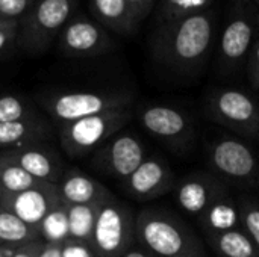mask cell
<instances>
[{
	"instance_id": "33",
	"label": "cell",
	"mask_w": 259,
	"mask_h": 257,
	"mask_svg": "<svg viewBox=\"0 0 259 257\" xmlns=\"http://www.w3.org/2000/svg\"><path fill=\"white\" fill-rule=\"evenodd\" d=\"M44 241L39 238V239H35V241H30L24 245H20L14 250L12 256L11 257H39L42 248H44Z\"/></svg>"
},
{
	"instance_id": "16",
	"label": "cell",
	"mask_w": 259,
	"mask_h": 257,
	"mask_svg": "<svg viewBox=\"0 0 259 257\" xmlns=\"http://www.w3.org/2000/svg\"><path fill=\"white\" fill-rule=\"evenodd\" d=\"M3 153L21 167L27 174L44 183H58L64 174V164L56 148L49 142L32 144Z\"/></svg>"
},
{
	"instance_id": "10",
	"label": "cell",
	"mask_w": 259,
	"mask_h": 257,
	"mask_svg": "<svg viewBox=\"0 0 259 257\" xmlns=\"http://www.w3.org/2000/svg\"><path fill=\"white\" fill-rule=\"evenodd\" d=\"M143 129L173 153H188L196 141V126L188 112L162 103L146 105L137 112Z\"/></svg>"
},
{
	"instance_id": "21",
	"label": "cell",
	"mask_w": 259,
	"mask_h": 257,
	"mask_svg": "<svg viewBox=\"0 0 259 257\" xmlns=\"http://www.w3.org/2000/svg\"><path fill=\"white\" fill-rule=\"evenodd\" d=\"M39 238L38 229L26 224L12 212L0 209V247L17 248Z\"/></svg>"
},
{
	"instance_id": "39",
	"label": "cell",
	"mask_w": 259,
	"mask_h": 257,
	"mask_svg": "<svg viewBox=\"0 0 259 257\" xmlns=\"http://www.w3.org/2000/svg\"><path fill=\"white\" fill-rule=\"evenodd\" d=\"M178 257H206L205 256V251H197V253H185V254H181Z\"/></svg>"
},
{
	"instance_id": "32",
	"label": "cell",
	"mask_w": 259,
	"mask_h": 257,
	"mask_svg": "<svg viewBox=\"0 0 259 257\" xmlns=\"http://www.w3.org/2000/svg\"><path fill=\"white\" fill-rule=\"evenodd\" d=\"M124 2L127 3L129 9L132 11L134 17L140 24L143 23V20L149 17V14L156 6V0H124Z\"/></svg>"
},
{
	"instance_id": "40",
	"label": "cell",
	"mask_w": 259,
	"mask_h": 257,
	"mask_svg": "<svg viewBox=\"0 0 259 257\" xmlns=\"http://www.w3.org/2000/svg\"><path fill=\"white\" fill-rule=\"evenodd\" d=\"M256 6H258V23H259V0H256Z\"/></svg>"
},
{
	"instance_id": "31",
	"label": "cell",
	"mask_w": 259,
	"mask_h": 257,
	"mask_svg": "<svg viewBox=\"0 0 259 257\" xmlns=\"http://www.w3.org/2000/svg\"><path fill=\"white\" fill-rule=\"evenodd\" d=\"M62 257H96L90 244L68 238L62 244Z\"/></svg>"
},
{
	"instance_id": "24",
	"label": "cell",
	"mask_w": 259,
	"mask_h": 257,
	"mask_svg": "<svg viewBox=\"0 0 259 257\" xmlns=\"http://www.w3.org/2000/svg\"><path fill=\"white\" fill-rule=\"evenodd\" d=\"M103 201L91 203V204H77V206L65 204L67 217H68V233L71 239L90 244L96 218Z\"/></svg>"
},
{
	"instance_id": "5",
	"label": "cell",
	"mask_w": 259,
	"mask_h": 257,
	"mask_svg": "<svg viewBox=\"0 0 259 257\" xmlns=\"http://www.w3.org/2000/svg\"><path fill=\"white\" fill-rule=\"evenodd\" d=\"M74 9L76 0H35L18 20L17 45L30 56L46 53Z\"/></svg>"
},
{
	"instance_id": "12",
	"label": "cell",
	"mask_w": 259,
	"mask_h": 257,
	"mask_svg": "<svg viewBox=\"0 0 259 257\" xmlns=\"http://www.w3.org/2000/svg\"><path fill=\"white\" fill-rule=\"evenodd\" d=\"M56 47L65 58H96L115 48L108 30L85 15H73L56 38Z\"/></svg>"
},
{
	"instance_id": "26",
	"label": "cell",
	"mask_w": 259,
	"mask_h": 257,
	"mask_svg": "<svg viewBox=\"0 0 259 257\" xmlns=\"http://www.w3.org/2000/svg\"><path fill=\"white\" fill-rule=\"evenodd\" d=\"M36 115H39V112L30 98L15 92L0 94V124L21 121Z\"/></svg>"
},
{
	"instance_id": "8",
	"label": "cell",
	"mask_w": 259,
	"mask_h": 257,
	"mask_svg": "<svg viewBox=\"0 0 259 257\" xmlns=\"http://www.w3.org/2000/svg\"><path fill=\"white\" fill-rule=\"evenodd\" d=\"M135 245V214L111 194L99 209L90 247L96 257H121Z\"/></svg>"
},
{
	"instance_id": "35",
	"label": "cell",
	"mask_w": 259,
	"mask_h": 257,
	"mask_svg": "<svg viewBox=\"0 0 259 257\" xmlns=\"http://www.w3.org/2000/svg\"><path fill=\"white\" fill-rule=\"evenodd\" d=\"M62 244H47L46 242L39 257H62Z\"/></svg>"
},
{
	"instance_id": "27",
	"label": "cell",
	"mask_w": 259,
	"mask_h": 257,
	"mask_svg": "<svg viewBox=\"0 0 259 257\" xmlns=\"http://www.w3.org/2000/svg\"><path fill=\"white\" fill-rule=\"evenodd\" d=\"M39 236L47 244H62L70 238L67 208L62 201L42 220L39 226Z\"/></svg>"
},
{
	"instance_id": "30",
	"label": "cell",
	"mask_w": 259,
	"mask_h": 257,
	"mask_svg": "<svg viewBox=\"0 0 259 257\" xmlns=\"http://www.w3.org/2000/svg\"><path fill=\"white\" fill-rule=\"evenodd\" d=\"M246 73L247 79L253 89L259 91V36L253 42V47L249 53V58L246 61Z\"/></svg>"
},
{
	"instance_id": "34",
	"label": "cell",
	"mask_w": 259,
	"mask_h": 257,
	"mask_svg": "<svg viewBox=\"0 0 259 257\" xmlns=\"http://www.w3.org/2000/svg\"><path fill=\"white\" fill-rule=\"evenodd\" d=\"M17 27L18 26L0 30V58L6 56L14 45H17Z\"/></svg>"
},
{
	"instance_id": "20",
	"label": "cell",
	"mask_w": 259,
	"mask_h": 257,
	"mask_svg": "<svg viewBox=\"0 0 259 257\" xmlns=\"http://www.w3.org/2000/svg\"><path fill=\"white\" fill-rule=\"evenodd\" d=\"M90 6L96 21L106 30L131 36L140 27V23L124 0H90Z\"/></svg>"
},
{
	"instance_id": "19",
	"label": "cell",
	"mask_w": 259,
	"mask_h": 257,
	"mask_svg": "<svg viewBox=\"0 0 259 257\" xmlns=\"http://www.w3.org/2000/svg\"><path fill=\"white\" fill-rule=\"evenodd\" d=\"M197 221L206 239L231 230H240L241 218L238 200L228 189L212 201V204L202 214Z\"/></svg>"
},
{
	"instance_id": "4",
	"label": "cell",
	"mask_w": 259,
	"mask_h": 257,
	"mask_svg": "<svg viewBox=\"0 0 259 257\" xmlns=\"http://www.w3.org/2000/svg\"><path fill=\"white\" fill-rule=\"evenodd\" d=\"M36 101L47 115H50L56 123L62 126L108 111L131 108L134 95L127 91L58 89L39 94Z\"/></svg>"
},
{
	"instance_id": "13",
	"label": "cell",
	"mask_w": 259,
	"mask_h": 257,
	"mask_svg": "<svg viewBox=\"0 0 259 257\" xmlns=\"http://www.w3.org/2000/svg\"><path fill=\"white\" fill-rule=\"evenodd\" d=\"M176 180L170 164L164 158L149 156L121 182V186L127 197L137 201H152L173 192Z\"/></svg>"
},
{
	"instance_id": "41",
	"label": "cell",
	"mask_w": 259,
	"mask_h": 257,
	"mask_svg": "<svg viewBox=\"0 0 259 257\" xmlns=\"http://www.w3.org/2000/svg\"><path fill=\"white\" fill-rule=\"evenodd\" d=\"M0 209H2V197H0Z\"/></svg>"
},
{
	"instance_id": "15",
	"label": "cell",
	"mask_w": 259,
	"mask_h": 257,
	"mask_svg": "<svg viewBox=\"0 0 259 257\" xmlns=\"http://www.w3.org/2000/svg\"><path fill=\"white\" fill-rule=\"evenodd\" d=\"M2 208L17 215L26 224L39 230L42 220L59 203V192L55 183H42L36 188L17 194L2 195Z\"/></svg>"
},
{
	"instance_id": "36",
	"label": "cell",
	"mask_w": 259,
	"mask_h": 257,
	"mask_svg": "<svg viewBox=\"0 0 259 257\" xmlns=\"http://www.w3.org/2000/svg\"><path fill=\"white\" fill-rule=\"evenodd\" d=\"M121 257H153L152 254H149L146 250H143L141 247H138V245H135V247H132L126 254H123Z\"/></svg>"
},
{
	"instance_id": "17",
	"label": "cell",
	"mask_w": 259,
	"mask_h": 257,
	"mask_svg": "<svg viewBox=\"0 0 259 257\" xmlns=\"http://www.w3.org/2000/svg\"><path fill=\"white\" fill-rule=\"evenodd\" d=\"M56 186L61 201L68 206L100 203L112 194L94 177L79 168L65 170Z\"/></svg>"
},
{
	"instance_id": "29",
	"label": "cell",
	"mask_w": 259,
	"mask_h": 257,
	"mask_svg": "<svg viewBox=\"0 0 259 257\" xmlns=\"http://www.w3.org/2000/svg\"><path fill=\"white\" fill-rule=\"evenodd\" d=\"M35 0H0V18L20 20L33 5Z\"/></svg>"
},
{
	"instance_id": "18",
	"label": "cell",
	"mask_w": 259,
	"mask_h": 257,
	"mask_svg": "<svg viewBox=\"0 0 259 257\" xmlns=\"http://www.w3.org/2000/svg\"><path fill=\"white\" fill-rule=\"evenodd\" d=\"M53 136V129L42 115L33 118L0 124V148L14 150L32 144L49 142Z\"/></svg>"
},
{
	"instance_id": "14",
	"label": "cell",
	"mask_w": 259,
	"mask_h": 257,
	"mask_svg": "<svg viewBox=\"0 0 259 257\" xmlns=\"http://www.w3.org/2000/svg\"><path fill=\"white\" fill-rule=\"evenodd\" d=\"M226 191L228 185L209 171L190 173L176 180L173 189L175 200L179 208L197 220L212 204V201Z\"/></svg>"
},
{
	"instance_id": "42",
	"label": "cell",
	"mask_w": 259,
	"mask_h": 257,
	"mask_svg": "<svg viewBox=\"0 0 259 257\" xmlns=\"http://www.w3.org/2000/svg\"><path fill=\"white\" fill-rule=\"evenodd\" d=\"M255 2H256V0H255Z\"/></svg>"
},
{
	"instance_id": "28",
	"label": "cell",
	"mask_w": 259,
	"mask_h": 257,
	"mask_svg": "<svg viewBox=\"0 0 259 257\" xmlns=\"http://www.w3.org/2000/svg\"><path fill=\"white\" fill-rule=\"evenodd\" d=\"M241 229L259 251V201L250 197L238 198Z\"/></svg>"
},
{
	"instance_id": "9",
	"label": "cell",
	"mask_w": 259,
	"mask_h": 257,
	"mask_svg": "<svg viewBox=\"0 0 259 257\" xmlns=\"http://www.w3.org/2000/svg\"><path fill=\"white\" fill-rule=\"evenodd\" d=\"M205 112L209 120L231 132L259 139V103L240 88L212 89L205 101Z\"/></svg>"
},
{
	"instance_id": "38",
	"label": "cell",
	"mask_w": 259,
	"mask_h": 257,
	"mask_svg": "<svg viewBox=\"0 0 259 257\" xmlns=\"http://www.w3.org/2000/svg\"><path fill=\"white\" fill-rule=\"evenodd\" d=\"M15 248H8V247H0V257H11Z\"/></svg>"
},
{
	"instance_id": "37",
	"label": "cell",
	"mask_w": 259,
	"mask_h": 257,
	"mask_svg": "<svg viewBox=\"0 0 259 257\" xmlns=\"http://www.w3.org/2000/svg\"><path fill=\"white\" fill-rule=\"evenodd\" d=\"M14 26H18L17 20H3V18H0V30L9 29V27H14Z\"/></svg>"
},
{
	"instance_id": "3",
	"label": "cell",
	"mask_w": 259,
	"mask_h": 257,
	"mask_svg": "<svg viewBox=\"0 0 259 257\" xmlns=\"http://www.w3.org/2000/svg\"><path fill=\"white\" fill-rule=\"evenodd\" d=\"M258 36L256 2L231 0L217 42V65L222 76H234L246 67V61Z\"/></svg>"
},
{
	"instance_id": "2",
	"label": "cell",
	"mask_w": 259,
	"mask_h": 257,
	"mask_svg": "<svg viewBox=\"0 0 259 257\" xmlns=\"http://www.w3.org/2000/svg\"><path fill=\"white\" fill-rule=\"evenodd\" d=\"M137 245L153 257H178L203 251L194 232L173 212L143 209L135 215Z\"/></svg>"
},
{
	"instance_id": "7",
	"label": "cell",
	"mask_w": 259,
	"mask_h": 257,
	"mask_svg": "<svg viewBox=\"0 0 259 257\" xmlns=\"http://www.w3.org/2000/svg\"><path fill=\"white\" fill-rule=\"evenodd\" d=\"M209 173L225 185L250 188L259 182V158L240 138L219 136L205 147Z\"/></svg>"
},
{
	"instance_id": "1",
	"label": "cell",
	"mask_w": 259,
	"mask_h": 257,
	"mask_svg": "<svg viewBox=\"0 0 259 257\" xmlns=\"http://www.w3.org/2000/svg\"><path fill=\"white\" fill-rule=\"evenodd\" d=\"M217 35V14H202L156 24L150 48L153 59L178 76L199 74L212 52Z\"/></svg>"
},
{
	"instance_id": "6",
	"label": "cell",
	"mask_w": 259,
	"mask_h": 257,
	"mask_svg": "<svg viewBox=\"0 0 259 257\" xmlns=\"http://www.w3.org/2000/svg\"><path fill=\"white\" fill-rule=\"evenodd\" d=\"M132 117V108H124L62 124L59 129L61 147L70 159H82L94 153L111 136L121 132Z\"/></svg>"
},
{
	"instance_id": "22",
	"label": "cell",
	"mask_w": 259,
	"mask_h": 257,
	"mask_svg": "<svg viewBox=\"0 0 259 257\" xmlns=\"http://www.w3.org/2000/svg\"><path fill=\"white\" fill-rule=\"evenodd\" d=\"M206 241L219 257H259L258 248L243 229L231 230Z\"/></svg>"
},
{
	"instance_id": "23",
	"label": "cell",
	"mask_w": 259,
	"mask_h": 257,
	"mask_svg": "<svg viewBox=\"0 0 259 257\" xmlns=\"http://www.w3.org/2000/svg\"><path fill=\"white\" fill-rule=\"evenodd\" d=\"M42 183L44 182H39L30 174H27L21 167H18L12 159H9L3 151H0V194L2 195L27 191Z\"/></svg>"
},
{
	"instance_id": "25",
	"label": "cell",
	"mask_w": 259,
	"mask_h": 257,
	"mask_svg": "<svg viewBox=\"0 0 259 257\" xmlns=\"http://www.w3.org/2000/svg\"><path fill=\"white\" fill-rule=\"evenodd\" d=\"M217 0H159L156 6V24L212 11Z\"/></svg>"
},
{
	"instance_id": "11",
	"label": "cell",
	"mask_w": 259,
	"mask_h": 257,
	"mask_svg": "<svg viewBox=\"0 0 259 257\" xmlns=\"http://www.w3.org/2000/svg\"><path fill=\"white\" fill-rule=\"evenodd\" d=\"M147 158L143 141L132 132H118L105 141L91 156L90 165L102 176L126 180Z\"/></svg>"
}]
</instances>
